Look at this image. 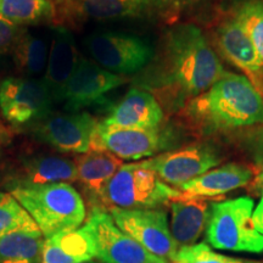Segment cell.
I'll use <instances>...</instances> for the list:
<instances>
[{
    "label": "cell",
    "mask_w": 263,
    "mask_h": 263,
    "mask_svg": "<svg viewBox=\"0 0 263 263\" xmlns=\"http://www.w3.org/2000/svg\"><path fill=\"white\" fill-rule=\"evenodd\" d=\"M52 3H58V4H60V5H65V4H67L68 2H71V0H51Z\"/></svg>",
    "instance_id": "obj_33"
},
{
    "label": "cell",
    "mask_w": 263,
    "mask_h": 263,
    "mask_svg": "<svg viewBox=\"0 0 263 263\" xmlns=\"http://www.w3.org/2000/svg\"><path fill=\"white\" fill-rule=\"evenodd\" d=\"M172 188L143 162L123 164L101 194L100 202L120 209H159L179 199Z\"/></svg>",
    "instance_id": "obj_4"
},
{
    "label": "cell",
    "mask_w": 263,
    "mask_h": 263,
    "mask_svg": "<svg viewBox=\"0 0 263 263\" xmlns=\"http://www.w3.org/2000/svg\"><path fill=\"white\" fill-rule=\"evenodd\" d=\"M126 82L127 78L123 76L112 73L81 57L71 80L66 85L62 101L66 110L77 112L78 110L103 101L105 95Z\"/></svg>",
    "instance_id": "obj_13"
},
{
    "label": "cell",
    "mask_w": 263,
    "mask_h": 263,
    "mask_svg": "<svg viewBox=\"0 0 263 263\" xmlns=\"http://www.w3.org/2000/svg\"><path fill=\"white\" fill-rule=\"evenodd\" d=\"M64 6L72 15L94 21L136 18L153 10L151 0H71Z\"/></svg>",
    "instance_id": "obj_22"
},
{
    "label": "cell",
    "mask_w": 263,
    "mask_h": 263,
    "mask_svg": "<svg viewBox=\"0 0 263 263\" xmlns=\"http://www.w3.org/2000/svg\"><path fill=\"white\" fill-rule=\"evenodd\" d=\"M173 263H180V262H173Z\"/></svg>",
    "instance_id": "obj_36"
},
{
    "label": "cell",
    "mask_w": 263,
    "mask_h": 263,
    "mask_svg": "<svg viewBox=\"0 0 263 263\" xmlns=\"http://www.w3.org/2000/svg\"><path fill=\"white\" fill-rule=\"evenodd\" d=\"M163 118V108L150 91L130 88L101 123L126 129H153L162 126Z\"/></svg>",
    "instance_id": "obj_15"
},
{
    "label": "cell",
    "mask_w": 263,
    "mask_h": 263,
    "mask_svg": "<svg viewBox=\"0 0 263 263\" xmlns=\"http://www.w3.org/2000/svg\"><path fill=\"white\" fill-rule=\"evenodd\" d=\"M84 45L99 66L116 74L143 71L155 55L144 38L117 31L91 33L84 39Z\"/></svg>",
    "instance_id": "obj_6"
},
{
    "label": "cell",
    "mask_w": 263,
    "mask_h": 263,
    "mask_svg": "<svg viewBox=\"0 0 263 263\" xmlns=\"http://www.w3.org/2000/svg\"><path fill=\"white\" fill-rule=\"evenodd\" d=\"M9 192L32 217L44 239L80 228L87 217L83 197L70 183L15 186Z\"/></svg>",
    "instance_id": "obj_3"
},
{
    "label": "cell",
    "mask_w": 263,
    "mask_h": 263,
    "mask_svg": "<svg viewBox=\"0 0 263 263\" xmlns=\"http://www.w3.org/2000/svg\"><path fill=\"white\" fill-rule=\"evenodd\" d=\"M83 263H99V262H95L94 259H91V261H88V262H83Z\"/></svg>",
    "instance_id": "obj_34"
},
{
    "label": "cell",
    "mask_w": 263,
    "mask_h": 263,
    "mask_svg": "<svg viewBox=\"0 0 263 263\" xmlns=\"http://www.w3.org/2000/svg\"><path fill=\"white\" fill-rule=\"evenodd\" d=\"M116 226L151 255L176 262L178 244L171 234L167 213L160 209H120L108 207Z\"/></svg>",
    "instance_id": "obj_8"
},
{
    "label": "cell",
    "mask_w": 263,
    "mask_h": 263,
    "mask_svg": "<svg viewBox=\"0 0 263 263\" xmlns=\"http://www.w3.org/2000/svg\"><path fill=\"white\" fill-rule=\"evenodd\" d=\"M77 180L90 199L100 202L101 194L116 172L123 166L122 160L108 151L90 150L74 161Z\"/></svg>",
    "instance_id": "obj_21"
},
{
    "label": "cell",
    "mask_w": 263,
    "mask_h": 263,
    "mask_svg": "<svg viewBox=\"0 0 263 263\" xmlns=\"http://www.w3.org/2000/svg\"><path fill=\"white\" fill-rule=\"evenodd\" d=\"M24 27H18L0 16V57L11 50L16 39L24 32Z\"/></svg>",
    "instance_id": "obj_30"
},
{
    "label": "cell",
    "mask_w": 263,
    "mask_h": 263,
    "mask_svg": "<svg viewBox=\"0 0 263 263\" xmlns=\"http://www.w3.org/2000/svg\"><path fill=\"white\" fill-rule=\"evenodd\" d=\"M255 183H256V185H257V188L263 193V167L261 168V171L258 172L257 177H256Z\"/></svg>",
    "instance_id": "obj_32"
},
{
    "label": "cell",
    "mask_w": 263,
    "mask_h": 263,
    "mask_svg": "<svg viewBox=\"0 0 263 263\" xmlns=\"http://www.w3.org/2000/svg\"><path fill=\"white\" fill-rule=\"evenodd\" d=\"M0 16L18 27L50 24L57 17L51 0H0Z\"/></svg>",
    "instance_id": "obj_25"
},
{
    "label": "cell",
    "mask_w": 263,
    "mask_h": 263,
    "mask_svg": "<svg viewBox=\"0 0 263 263\" xmlns=\"http://www.w3.org/2000/svg\"><path fill=\"white\" fill-rule=\"evenodd\" d=\"M93 235L97 257L100 263H168L151 255L139 242L123 233L106 209L94 205L87 223Z\"/></svg>",
    "instance_id": "obj_10"
},
{
    "label": "cell",
    "mask_w": 263,
    "mask_h": 263,
    "mask_svg": "<svg viewBox=\"0 0 263 263\" xmlns=\"http://www.w3.org/2000/svg\"><path fill=\"white\" fill-rule=\"evenodd\" d=\"M98 123L87 112H51L33 126L32 134L61 153L87 154L90 151Z\"/></svg>",
    "instance_id": "obj_12"
},
{
    "label": "cell",
    "mask_w": 263,
    "mask_h": 263,
    "mask_svg": "<svg viewBox=\"0 0 263 263\" xmlns=\"http://www.w3.org/2000/svg\"><path fill=\"white\" fill-rule=\"evenodd\" d=\"M80 58L72 33L61 26L52 29L47 68L42 80L47 85L54 103L62 101L66 85L71 80Z\"/></svg>",
    "instance_id": "obj_17"
},
{
    "label": "cell",
    "mask_w": 263,
    "mask_h": 263,
    "mask_svg": "<svg viewBox=\"0 0 263 263\" xmlns=\"http://www.w3.org/2000/svg\"><path fill=\"white\" fill-rule=\"evenodd\" d=\"M32 217L10 193H0V239L20 229L37 228Z\"/></svg>",
    "instance_id": "obj_27"
},
{
    "label": "cell",
    "mask_w": 263,
    "mask_h": 263,
    "mask_svg": "<svg viewBox=\"0 0 263 263\" xmlns=\"http://www.w3.org/2000/svg\"><path fill=\"white\" fill-rule=\"evenodd\" d=\"M176 262L180 263H251L213 252L207 244L180 246Z\"/></svg>",
    "instance_id": "obj_28"
},
{
    "label": "cell",
    "mask_w": 263,
    "mask_h": 263,
    "mask_svg": "<svg viewBox=\"0 0 263 263\" xmlns=\"http://www.w3.org/2000/svg\"><path fill=\"white\" fill-rule=\"evenodd\" d=\"M251 263H263V261L262 262H251Z\"/></svg>",
    "instance_id": "obj_35"
},
{
    "label": "cell",
    "mask_w": 263,
    "mask_h": 263,
    "mask_svg": "<svg viewBox=\"0 0 263 263\" xmlns=\"http://www.w3.org/2000/svg\"><path fill=\"white\" fill-rule=\"evenodd\" d=\"M52 100L43 80L9 77L0 83V110L9 123L24 127L51 114Z\"/></svg>",
    "instance_id": "obj_9"
},
{
    "label": "cell",
    "mask_w": 263,
    "mask_h": 263,
    "mask_svg": "<svg viewBox=\"0 0 263 263\" xmlns=\"http://www.w3.org/2000/svg\"><path fill=\"white\" fill-rule=\"evenodd\" d=\"M215 39L222 57L244 72L263 97V61L245 29L230 16L217 27Z\"/></svg>",
    "instance_id": "obj_14"
},
{
    "label": "cell",
    "mask_w": 263,
    "mask_h": 263,
    "mask_svg": "<svg viewBox=\"0 0 263 263\" xmlns=\"http://www.w3.org/2000/svg\"><path fill=\"white\" fill-rule=\"evenodd\" d=\"M44 240L38 227L6 234L0 239V263H42Z\"/></svg>",
    "instance_id": "obj_23"
},
{
    "label": "cell",
    "mask_w": 263,
    "mask_h": 263,
    "mask_svg": "<svg viewBox=\"0 0 263 263\" xmlns=\"http://www.w3.org/2000/svg\"><path fill=\"white\" fill-rule=\"evenodd\" d=\"M212 200L184 197L171 202V234L180 246L193 245L200 239L209 223Z\"/></svg>",
    "instance_id": "obj_19"
},
{
    "label": "cell",
    "mask_w": 263,
    "mask_h": 263,
    "mask_svg": "<svg viewBox=\"0 0 263 263\" xmlns=\"http://www.w3.org/2000/svg\"><path fill=\"white\" fill-rule=\"evenodd\" d=\"M254 200L238 197L213 202L206 227V239L218 250L239 252H263V235L252 222Z\"/></svg>",
    "instance_id": "obj_5"
},
{
    "label": "cell",
    "mask_w": 263,
    "mask_h": 263,
    "mask_svg": "<svg viewBox=\"0 0 263 263\" xmlns=\"http://www.w3.org/2000/svg\"><path fill=\"white\" fill-rule=\"evenodd\" d=\"M140 72L136 83L156 93L171 112L182 110L226 73L205 34L193 24L168 29L160 52Z\"/></svg>",
    "instance_id": "obj_1"
},
{
    "label": "cell",
    "mask_w": 263,
    "mask_h": 263,
    "mask_svg": "<svg viewBox=\"0 0 263 263\" xmlns=\"http://www.w3.org/2000/svg\"><path fill=\"white\" fill-rule=\"evenodd\" d=\"M221 153L211 144L196 143L141 161L170 185L182 186L221 163Z\"/></svg>",
    "instance_id": "obj_11"
},
{
    "label": "cell",
    "mask_w": 263,
    "mask_h": 263,
    "mask_svg": "<svg viewBox=\"0 0 263 263\" xmlns=\"http://www.w3.org/2000/svg\"><path fill=\"white\" fill-rule=\"evenodd\" d=\"M184 120L203 134L263 123V97L245 76L226 72L182 108Z\"/></svg>",
    "instance_id": "obj_2"
},
{
    "label": "cell",
    "mask_w": 263,
    "mask_h": 263,
    "mask_svg": "<svg viewBox=\"0 0 263 263\" xmlns=\"http://www.w3.org/2000/svg\"><path fill=\"white\" fill-rule=\"evenodd\" d=\"M254 177V171L240 163H227L218 168L207 171L178 190L184 197H216L248 185Z\"/></svg>",
    "instance_id": "obj_18"
},
{
    "label": "cell",
    "mask_w": 263,
    "mask_h": 263,
    "mask_svg": "<svg viewBox=\"0 0 263 263\" xmlns=\"http://www.w3.org/2000/svg\"><path fill=\"white\" fill-rule=\"evenodd\" d=\"M176 136L168 127L153 129H126L99 122L90 150L108 151L121 160L137 161L154 157L174 146Z\"/></svg>",
    "instance_id": "obj_7"
},
{
    "label": "cell",
    "mask_w": 263,
    "mask_h": 263,
    "mask_svg": "<svg viewBox=\"0 0 263 263\" xmlns=\"http://www.w3.org/2000/svg\"><path fill=\"white\" fill-rule=\"evenodd\" d=\"M252 222H254V226L259 234L263 235V196L261 201L255 209L254 213H252Z\"/></svg>",
    "instance_id": "obj_31"
},
{
    "label": "cell",
    "mask_w": 263,
    "mask_h": 263,
    "mask_svg": "<svg viewBox=\"0 0 263 263\" xmlns=\"http://www.w3.org/2000/svg\"><path fill=\"white\" fill-rule=\"evenodd\" d=\"M11 51L16 68L24 77L35 78L47 68V43L37 34L24 29L16 39Z\"/></svg>",
    "instance_id": "obj_24"
},
{
    "label": "cell",
    "mask_w": 263,
    "mask_h": 263,
    "mask_svg": "<svg viewBox=\"0 0 263 263\" xmlns=\"http://www.w3.org/2000/svg\"><path fill=\"white\" fill-rule=\"evenodd\" d=\"M95 255L93 235L84 224L45 239L42 263H83L94 259Z\"/></svg>",
    "instance_id": "obj_20"
},
{
    "label": "cell",
    "mask_w": 263,
    "mask_h": 263,
    "mask_svg": "<svg viewBox=\"0 0 263 263\" xmlns=\"http://www.w3.org/2000/svg\"><path fill=\"white\" fill-rule=\"evenodd\" d=\"M200 2L202 0H151L154 11H156L166 21L171 22L177 20L182 12L199 4Z\"/></svg>",
    "instance_id": "obj_29"
},
{
    "label": "cell",
    "mask_w": 263,
    "mask_h": 263,
    "mask_svg": "<svg viewBox=\"0 0 263 263\" xmlns=\"http://www.w3.org/2000/svg\"><path fill=\"white\" fill-rule=\"evenodd\" d=\"M77 180L76 163L57 155L38 154L24 157L17 168L6 179V189L15 186L45 185L54 183H72Z\"/></svg>",
    "instance_id": "obj_16"
},
{
    "label": "cell",
    "mask_w": 263,
    "mask_h": 263,
    "mask_svg": "<svg viewBox=\"0 0 263 263\" xmlns=\"http://www.w3.org/2000/svg\"><path fill=\"white\" fill-rule=\"evenodd\" d=\"M245 29L263 61V0H244L233 15Z\"/></svg>",
    "instance_id": "obj_26"
}]
</instances>
